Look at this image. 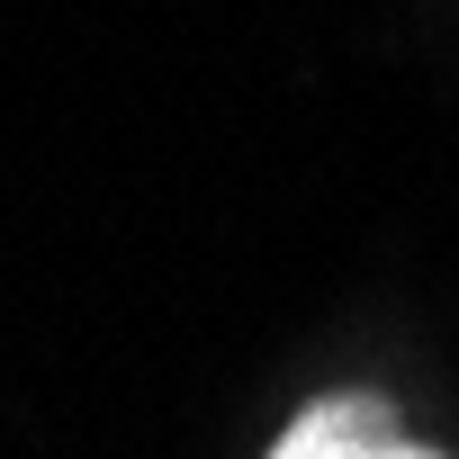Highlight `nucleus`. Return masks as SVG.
Returning a JSON list of instances; mask_svg holds the SVG:
<instances>
[{
    "label": "nucleus",
    "instance_id": "obj_1",
    "mask_svg": "<svg viewBox=\"0 0 459 459\" xmlns=\"http://www.w3.org/2000/svg\"><path fill=\"white\" fill-rule=\"evenodd\" d=\"M271 459H432L423 441H405V423L378 396H325L316 414H298L280 432Z\"/></svg>",
    "mask_w": 459,
    "mask_h": 459
}]
</instances>
